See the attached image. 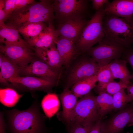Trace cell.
Here are the masks:
<instances>
[{"label": "cell", "instance_id": "obj_1", "mask_svg": "<svg viewBox=\"0 0 133 133\" xmlns=\"http://www.w3.org/2000/svg\"><path fill=\"white\" fill-rule=\"evenodd\" d=\"M4 111L9 133H45V118L41 112L38 100H35L25 110L14 109Z\"/></svg>", "mask_w": 133, "mask_h": 133}, {"label": "cell", "instance_id": "obj_2", "mask_svg": "<svg viewBox=\"0 0 133 133\" xmlns=\"http://www.w3.org/2000/svg\"><path fill=\"white\" fill-rule=\"evenodd\" d=\"M54 0L35 1L26 6L13 12L6 19V26L16 29L27 22L46 23L53 24L55 20Z\"/></svg>", "mask_w": 133, "mask_h": 133}, {"label": "cell", "instance_id": "obj_3", "mask_svg": "<svg viewBox=\"0 0 133 133\" xmlns=\"http://www.w3.org/2000/svg\"><path fill=\"white\" fill-rule=\"evenodd\" d=\"M103 26L106 38L125 48L133 42V17L123 18L105 14Z\"/></svg>", "mask_w": 133, "mask_h": 133}, {"label": "cell", "instance_id": "obj_4", "mask_svg": "<svg viewBox=\"0 0 133 133\" xmlns=\"http://www.w3.org/2000/svg\"><path fill=\"white\" fill-rule=\"evenodd\" d=\"M105 15L103 6L96 11L88 21L76 44L78 50L81 53L86 52L105 37L103 26Z\"/></svg>", "mask_w": 133, "mask_h": 133}, {"label": "cell", "instance_id": "obj_5", "mask_svg": "<svg viewBox=\"0 0 133 133\" xmlns=\"http://www.w3.org/2000/svg\"><path fill=\"white\" fill-rule=\"evenodd\" d=\"M87 0H54L55 20L58 25L84 19L88 8Z\"/></svg>", "mask_w": 133, "mask_h": 133}, {"label": "cell", "instance_id": "obj_6", "mask_svg": "<svg viewBox=\"0 0 133 133\" xmlns=\"http://www.w3.org/2000/svg\"><path fill=\"white\" fill-rule=\"evenodd\" d=\"M101 119L95 96L90 92L78 101L71 114L69 125L76 123L95 124Z\"/></svg>", "mask_w": 133, "mask_h": 133}, {"label": "cell", "instance_id": "obj_7", "mask_svg": "<svg viewBox=\"0 0 133 133\" xmlns=\"http://www.w3.org/2000/svg\"><path fill=\"white\" fill-rule=\"evenodd\" d=\"M98 43L86 52L99 66L108 64L114 60L120 59L125 49L122 45L105 36Z\"/></svg>", "mask_w": 133, "mask_h": 133}, {"label": "cell", "instance_id": "obj_8", "mask_svg": "<svg viewBox=\"0 0 133 133\" xmlns=\"http://www.w3.org/2000/svg\"><path fill=\"white\" fill-rule=\"evenodd\" d=\"M71 68L66 87L69 88L77 82L96 74L99 66L91 57L85 56Z\"/></svg>", "mask_w": 133, "mask_h": 133}, {"label": "cell", "instance_id": "obj_9", "mask_svg": "<svg viewBox=\"0 0 133 133\" xmlns=\"http://www.w3.org/2000/svg\"><path fill=\"white\" fill-rule=\"evenodd\" d=\"M0 51L21 69L27 66L36 57L33 49L30 47L0 44Z\"/></svg>", "mask_w": 133, "mask_h": 133}, {"label": "cell", "instance_id": "obj_10", "mask_svg": "<svg viewBox=\"0 0 133 133\" xmlns=\"http://www.w3.org/2000/svg\"><path fill=\"white\" fill-rule=\"evenodd\" d=\"M8 82L17 89L33 91H49L57 84V82L49 79L32 76L11 78Z\"/></svg>", "mask_w": 133, "mask_h": 133}, {"label": "cell", "instance_id": "obj_11", "mask_svg": "<svg viewBox=\"0 0 133 133\" xmlns=\"http://www.w3.org/2000/svg\"><path fill=\"white\" fill-rule=\"evenodd\" d=\"M133 116V104H132L102 122L100 133H120L129 123Z\"/></svg>", "mask_w": 133, "mask_h": 133}, {"label": "cell", "instance_id": "obj_12", "mask_svg": "<svg viewBox=\"0 0 133 133\" xmlns=\"http://www.w3.org/2000/svg\"><path fill=\"white\" fill-rule=\"evenodd\" d=\"M49 79L57 83L60 74L36 57L27 66L20 69V74Z\"/></svg>", "mask_w": 133, "mask_h": 133}, {"label": "cell", "instance_id": "obj_13", "mask_svg": "<svg viewBox=\"0 0 133 133\" xmlns=\"http://www.w3.org/2000/svg\"><path fill=\"white\" fill-rule=\"evenodd\" d=\"M88 21L85 19L68 21L58 24L56 30L58 36L70 40L76 44Z\"/></svg>", "mask_w": 133, "mask_h": 133}, {"label": "cell", "instance_id": "obj_14", "mask_svg": "<svg viewBox=\"0 0 133 133\" xmlns=\"http://www.w3.org/2000/svg\"><path fill=\"white\" fill-rule=\"evenodd\" d=\"M58 36L53 24H50L39 34L27 43L32 49H47L55 44Z\"/></svg>", "mask_w": 133, "mask_h": 133}, {"label": "cell", "instance_id": "obj_15", "mask_svg": "<svg viewBox=\"0 0 133 133\" xmlns=\"http://www.w3.org/2000/svg\"><path fill=\"white\" fill-rule=\"evenodd\" d=\"M55 44L47 49H33L36 56L60 74L63 66L61 59Z\"/></svg>", "mask_w": 133, "mask_h": 133}, {"label": "cell", "instance_id": "obj_16", "mask_svg": "<svg viewBox=\"0 0 133 133\" xmlns=\"http://www.w3.org/2000/svg\"><path fill=\"white\" fill-rule=\"evenodd\" d=\"M55 44L63 66L66 67H68L71 61L81 53L78 50L76 44L67 38L59 36Z\"/></svg>", "mask_w": 133, "mask_h": 133}, {"label": "cell", "instance_id": "obj_17", "mask_svg": "<svg viewBox=\"0 0 133 133\" xmlns=\"http://www.w3.org/2000/svg\"><path fill=\"white\" fill-rule=\"evenodd\" d=\"M104 5L105 14L123 18L133 17V0H114Z\"/></svg>", "mask_w": 133, "mask_h": 133}, {"label": "cell", "instance_id": "obj_18", "mask_svg": "<svg viewBox=\"0 0 133 133\" xmlns=\"http://www.w3.org/2000/svg\"><path fill=\"white\" fill-rule=\"evenodd\" d=\"M0 44L6 46L30 47L16 29L6 26L0 28Z\"/></svg>", "mask_w": 133, "mask_h": 133}, {"label": "cell", "instance_id": "obj_19", "mask_svg": "<svg viewBox=\"0 0 133 133\" xmlns=\"http://www.w3.org/2000/svg\"><path fill=\"white\" fill-rule=\"evenodd\" d=\"M63 110L62 116L64 120L69 125L70 116L77 102V98L69 88L65 87L59 95Z\"/></svg>", "mask_w": 133, "mask_h": 133}, {"label": "cell", "instance_id": "obj_20", "mask_svg": "<svg viewBox=\"0 0 133 133\" xmlns=\"http://www.w3.org/2000/svg\"><path fill=\"white\" fill-rule=\"evenodd\" d=\"M127 63L125 60L119 59L112 61L109 65L114 79H119L128 86L130 85L129 80L132 75L127 67Z\"/></svg>", "mask_w": 133, "mask_h": 133}, {"label": "cell", "instance_id": "obj_21", "mask_svg": "<svg viewBox=\"0 0 133 133\" xmlns=\"http://www.w3.org/2000/svg\"><path fill=\"white\" fill-rule=\"evenodd\" d=\"M0 58L2 60L0 66V82L6 84L9 79L20 76L21 68L1 53Z\"/></svg>", "mask_w": 133, "mask_h": 133}, {"label": "cell", "instance_id": "obj_22", "mask_svg": "<svg viewBox=\"0 0 133 133\" xmlns=\"http://www.w3.org/2000/svg\"><path fill=\"white\" fill-rule=\"evenodd\" d=\"M48 25L43 22H27L18 27L16 29L27 42L35 37Z\"/></svg>", "mask_w": 133, "mask_h": 133}, {"label": "cell", "instance_id": "obj_23", "mask_svg": "<svg viewBox=\"0 0 133 133\" xmlns=\"http://www.w3.org/2000/svg\"><path fill=\"white\" fill-rule=\"evenodd\" d=\"M97 82L96 74L80 81L72 86L71 91L77 98H81L94 88Z\"/></svg>", "mask_w": 133, "mask_h": 133}, {"label": "cell", "instance_id": "obj_24", "mask_svg": "<svg viewBox=\"0 0 133 133\" xmlns=\"http://www.w3.org/2000/svg\"><path fill=\"white\" fill-rule=\"evenodd\" d=\"M95 99L99 114L102 118L113 110V96L101 92L95 96Z\"/></svg>", "mask_w": 133, "mask_h": 133}, {"label": "cell", "instance_id": "obj_25", "mask_svg": "<svg viewBox=\"0 0 133 133\" xmlns=\"http://www.w3.org/2000/svg\"><path fill=\"white\" fill-rule=\"evenodd\" d=\"M60 102L55 94L49 93L43 98L41 102L42 109L46 116L50 119L58 111Z\"/></svg>", "mask_w": 133, "mask_h": 133}, {"label": "cell", "instance_id": "obj_26", "mask_svg": "<svg viewBox=\"0 0 133 133\" xmlns=\"http://www.w3.org/2000/svg\"><path fill=\"white\" fill-rule=\"evenodd\" d=\"M14 89L10 88H0V101L4 106L12 107L15 106L22 96Z\"/></svg>", "mask_w": 133, "mask_h": 133}, {"label": "cell", "instance_id": "obj_27", "mask_svg": "<svg viewBox=\"0 0 133 133\" xmlns=\"http://www.w3.org/2000/svg\"><path fill=\"white\" fill-rule=\"evenodd\" d=\"M127 86L126 84L120 81L117 82L114 81L102 85H96L94 88L96 92L98 94L103 92L113 96L122 89H126Z\"/></svg>", "mask_w": 133, "mask_h": 133}, {"label": "cell", "instance_id": "obj_28", "mask_svg": "<svg viewBox=\"0 0 133 133\" xmlns=\"http://www.w3.org/2000/svg\"><path fill=\"white\" fill-rule=\"evenodd\" d=\"M125 89L123 88L113 95V110L119 111L126 107L127 104L132 101L129 96L125 92Z\"/></svg>", "mask_w": 133, "mask_h": 133}, {"label": "cell", "instance_id": "obj_29", "mask_svg": "<svg viewBox=\"0 0 133 133\" xmlns=\"http://www.w3.org/2000/svg\"><path fill=\"white\" fill-rule=\"evenodd\" d=\"M35 1L33 0H4V8L7 16Z\"/></svg>", "mask_w": 133, "mask_h": 133}, {"label": "cell", "instance_id": "obj_30", "mask_svg": "<svg viewBox=\"0 0 133 133\" xmlns=\"http://www.w3.org/2000/svg\"><path fill=\"white\" fill-rule=\"evenodd\" d=\"M99 66L96 74L98 82L97 85H104L114 81L109 64Z\"/></svg>", "mask_w": 133, "mask_h": 133}, {"label": "cell", "instance_id": "obj_31", "mask_svg": "<svg viewBox=\"0 0 133 133\" xmlns=\"http://www.w3.org/2000/svg\"><path fill=\"white\" fill-rule=\"evenodd\" d=\"M95 124H74L70 126L69 133H89Z\"/></svg>", "mask_w": 133, "mask_h": 133}, {"label": "cell", "instance_id": "obj_32", "mask_svg": "<svg viewBox=\"0 0 133 133\" xmlns=\"http://www.w3.org/2000/svg\"><path fill=\"white\" fill-rule=\"evenodd\" d=\"M122 56L123 58L131 66L133 70L131 79L133 80V49H125Z\"/></svg>", "mask_w": 133, "mask_h": 133}, {"label": "cell", "instance_id": "obj_33", "mask_svg": "<svg viewBox=\"0 0 133 133\" xmlns=\"http://www.w3.org/2000/svg\"><path fill=\"white\" fill-rule=\"evenodd\" d=\"M4 0H0V28L5 27L6 16L4 8Z\"/></svg>", "mask_w": 133, "mask_h": 133}, {"label": "cell", "instance_id": "obj_34", "mask_svg": "<svg viewBox=\"0 0 133 133\" xmlns=\"http://www.w3.org/2000/svg\"><path fill=\"white\" fill-rule=\"evenodd\" d=\"M91 1L92 2L93 8L96 11L103 6L104 5L109 2L108 0H92Z\"/></svg>", "mask_w": 133, "mask_h": 133}, {"label": "cell", "instance_id": "obj_35", "mask_svg": "<svg viewBox=\"0 0 133 133\" xmlns=\"http://www.w3.org/2000/svg\"><path fill=\"white\" fill-rule=\"evenodd\" d=\"M4 112L0 113V133H7V126L4 118Z\"/></svg>", "mask_w": 133, "mask_h": 133}, {"label": "cell", "instance_id": "obj_36", "mask_svg": "<svg viewBox=\"0 0 133 133\" xmlns=\"http://www.w3.org/2000/svg\"><path fill=\"white\" fill-rule=\"evenodd\" d=\"M101 119L97 122L94 125L89 133H100Z\"/></svg>", "mask_w": 133, "mask_h": 133}, {"label": "cell", "instance_id": "obj_37", "mask_svg": "<svg viewBox=\"0 0 133 133\" xmlns=\"http://www.w3.org/2000/svg\"><path fill=\"white\" fill-rule=\"evenodd\" d=\"M126 89L127 94L131 98L132 100V103L133 104V84L128 86Z\"/></svg>", "mask_w": 133, "mask_h": 133}, {"label": "cell", "instance_id": "obj_38", "mask_svg": "<svg viewBox=\"0 0 133 133\" xmlns=\"http://www.w3.org/2000/svg\"><path fill=\"white\" fill-rule=\"evenodd\" d=\"M129 124H133V116L130 120Z\"/></svg>", "mask_w": 133, "mask_h": 133}]
</instances>
